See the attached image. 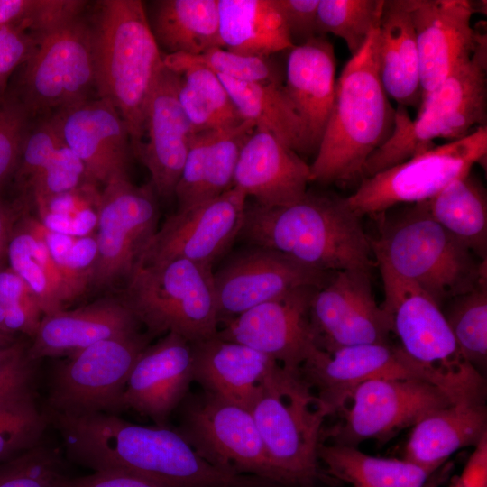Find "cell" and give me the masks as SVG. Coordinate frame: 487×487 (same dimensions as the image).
Here are the masks:
<instances>
[{"label": "cell", "instance_id": "obj_1", "mask_svg": "<svg viewBox=\"0 0 487 487\" xmlns=\"http://www.w3.org/2000/svg\"><path fill=\"white\" fill-rule=\"evenodd\" d=\"M237 238L321 271H370L372 266L361 217L346 198L332 193L307 190L298 201L273 207L246 202Z\"/></svg>", "mask_w": 487, "mask_h": 487}, {"label": "cell", "instance_id": "obj_2", "mask_svg": "<svg viewBox=\"0 0 487 487\" xmlns=\"http://www.w3.org/2000/svg\"><path fill=\"white\" fill-rule=\"evenodd\" d=\"M377 26L336 79L333 107L309 165L310 181L345 184L362 180L366 161L393 132L395 109L378 74Z\"/></svg>", "mask_w": 487, "mask_h": 487}, {"label": "cell", "instance_id": "obj_3", "mask_svg": "<svg viewBox=\"0 0 487 487\" xmlns=\"http://www.w3.org/2000/svg\"><path fill=\"white\" fill-rule=\"evenodd\" d=\"M91 18L95 39L96 92L119 113L133 155L144 141L146 106L164 65L139 0H102Z\"/></svg>", "mask_w": 487, "mask_h": 487}, {"label": "cell", "instance_id": "obj_4", "mask_svg": "<svg viewBox=\"0 0 487 487\" xmlns=\"http://www.w3.org/2000/svg\"><path fill=\"white\" fill-rule=\"evenodd\" d=\"M382 214L379 235L371 240L378 264L418 286L440 308L487 279L486 260L436 223L423 202Z\"/></svg>", "mask_w": 487, "mask_h": 487}, {"label": "cell", "instance_id": "obj_5", "mask_svg": "<svg viewBox=\"0 0 487 487\" xmlns=\"http://www.w3.org/2000/svg\"><path fill=\"white\" fill-rule=\"evenodd\" d=\"M486 121L487 37L480 32L472 57L421 100L416 118L398 106L393 132L366 161L363 179L432 149L436 138H463Z\"/></svg>", "mask_w": 487, "mask_h": 487}, {"label": "cell", "instance_id": "obj_6", "mask_svg": "<svg viewBox=\"0 0 487 487\" xmlns=\"http://www.w3.org/2000/svg\"><path fill=\"white\" fill-rule=\"evenodd\" d=\"M378 265L384 289L381 306L403 353L453 403L485 402L484 375L460 352L441 308L418 286Z\"/></svg>", "mask_w": 487, "mask_h": 487}, {"label": "cell", "instance_id": "obj_7", "mask_svg": "<svg viewBox=\"0 0 487 487\" xmlns=\"http://www.w3.org/2000/svg\"><path fill=\"white\" fill-rule=\"evenodd\" d=\"M251 413L287 487H316L326 477L317 450L324 421L330 415L299 370L273 362Z\"/></svg>", "mask_w": 487, "mask_h": 487}, {"label": "cell", "instance_id": "obj_8", "mask_svg": "<svg viewBox=\"0 0 487 487\" xmlns=\"http://www.w3.org/2000/svg\"><path fill=\"white\" fill-rule=\"evenodd\" d=\"M213 273L182 258L139 262L120 299L152 338L175 333L204 340L219 328Z\"/></svg>", "mask_w": 487, "mask_h": 487}, {"label": "cell", "instance_id": "obj_9", "mask_svg": "<svg viewBox=\"0 0 487 487\" xmlns=\"http://www.w3.org/2000/svg\"><path fill=\"white\" fill-rule=\"evenodd\" d=\"M84 11L46 32L23 65L18 99L32 118L90 99L96 91L94 31Z\"/></svg>", "mask_w": 487, "mask_h": 487}, {"label": "cell", "instance_id": "obj_10", "mask_svg": "<svg viewBox=\"0 0 487 487\" xmlns=\"http://www.w3.org/2000/svg\"><path fill=\"white\" fill-rule=\"evenodd\" d=\"M152 337L141 330L99 341L59 362L48 376L45 410L118 415L129 374Z\"/></svg>", "mask_w": 487, "mask_h": 487}, {"label": "cell", "instance_id": "obj_11", "mask_svg": "<svg viewBox=\"0 0 487 487\" xmlns=\"http://www.w3.org/2000/svg\"><path fill=\"white\" fill-rule=\"evenodd\" d=\"M487 154V126L463 138L415 155L372 177L363 179L346 198L360 217L377 216L400 205L426 201L471 171Z\"/></svg>", "mask_w": 487, "mask_h": 487}, {"label": "cell", "instance_id": "obj_12", "mask_svg": "<svg viewBox=\"0 0 487 487\" xmlns=\"http://www.w3.org/2000/svg\"><path fill=\"white\" fill-rule=\"evenodd\" d=\"M176 412L175 430L208 463L232 473L254 475L287 487L248 409L202 391L188 393Z\"/></svg>", "mask_w": 487, "mask_h": 487}, {"label": "cell", "instance_id": "obj_13", "mask_svg": "<svg viewBox=\"0 0 487 487\" xmlns=\"http://www.w3.org/2000/svg\"><path fill=\"white\" fill-rule=\"evenodd\" d=\"M348 403L340 412L341 420L323 428L321 441L356 447L367 439L389 438L453 402L425 381L379 378L356 387Z\"/></svg>", "mask_w": 487, "mask_h": 487}, {"label": "cell", "instance_id": "obj_14", "mask_svg": "<svg viewBox=\"0 0 487 487\" xmlns=\"http://www.w3.org/2000/svg\"><path fill=\"white\" fill-rule=\"evenodd\" d=\"M157 197L151 183L136 186L129 179L104 187L98 204L97 258L91 286L106 289L128 280L158 229Z\"/></svg>", "mask_w": 487, "mask_h": 487}, {"label": "cell", "instance_id": "obj_15", "mask_svg": "<svg viewBox=\"0 0 487 487\" xmlns=\"http://www.w3.org/2000/svg\"><path fill=\"white\" fill-rule=\"evenodd\" d=\"M309 320L316 346L325 352L387 343L391 322L373 296L370 271H335L313 294Z\"/></svg>", "mask_w": 487, "mask_h": 487}, {"label": "cell", "instance_id": "obj_16", "mask_svg": "<svg viewBox=\"0 0 487 487\" xmlns=\"http://www.w3.org/2000/svg\"><path fill=\"white\" fill-rule=\"evenodd\" d=\"M331 275L275 250L248 245L213 273L219 326L299 288H321Z\"/></svg>", "mask_w": 487, "mask_h": 487}, {"label": "cell", "instance_id": "obj_17", "mask_svg": "<svg viewBox=\"0 0 487 487\" xmlns=\"http://www.w3.org/2000/svg\"><path fill=\"white\" fill-rule=\"evenodd\" d=\"M246 195L233 187L223 194L176 212L157 229L139 262L182 258L212 267L240 233Z\"/></svg>", "mask_w": 487, "mask_h": 487}, {"label": "cell", "instance_id": "obj_18", "mask_svg": "<svg viewBox=\"0 0 487 487\" xmlns=\"http://www.w3.org/2000/svg\"><path fill=\"white\" fill-rule=\"evenodd\" d=\"M317 289L299 288L255 306L221 324L216 335L253 348L288 369L299 370L317 348L309 320Z\"/></svg>", "mask_w": 487, "mask_h": 487}, {"label": "cell", "instance_id": "obj_19", "mask_svg": "<svg viewBox=\"0 0 487 487\" xmlns=\"http://www.w3.org/2000/svg\"><path fill=\"white\" fill-rule=\"evenodd\" d=\"M300 373L329 415L340 413L351 393L373 379H416L424 376L399 345L387 343L343 347L333 352L316 348Z\"/></svg>", "mask_w": 487, "mask_h": 487}, {"label": "cell", "instance_id": "obj_20", "mask_svg": "<svg viewBox=\"0 0 487 487\" xmlns=\"http://www.w3.org/2000/svg\"><path fill=\"white\" fill-rule=\"evenodd\" d=\"M50 116L63 144L83 162L91 182L105 187L129 179L133 155L129 133L108 101L90 98Z\"/></svg>", "mask_w": 487, "mask_h": 487}, {"label": "cell", "instance_id": "obj_21", "mask_svg": "<svg viewBox=\"0 0 487 487\" xmlns=\"http://www.w3.org/2000/svg\"><path fill=\"white\" fill-rule=\"evenodd\" d=\"M192 382L191 343L168 333L139 355L121 396L120 411L132 409L157 427H168Z\"/></svg>", "mask_w": 487, "mask_h": 487}, {"label": "cell", "instance_id": "obj_22", "mask_svg": "<svg viewBox=\"0 0 487 487\" xmlns=\"http://www.w3.org/2000/svg\"><path fill=\"white\" fill-rule=\"evenodd\" d=\"M408 3L418 45L422 100L472 57L480 32L471 24L475 12L471 1Z\"/></svg>", "mask_w": 487, "mask_h": 487}, {"label": "cell", "instance_id": "obj_23", "mask_svg": "<svg viewBox=\"0 0 487 487\" xmlns=\"http://www.w3.org/2000/svg\"><path fill=\"white\" fill-rule=\"evenodd\" d=\"M179 73L165 64L146 106L144 138L137 158L148 169L158 197L174 196L194 134L179 101Z\"/></svg>", "mask_w": 487, "mask_h": 487}, {"label": "cell", "instance_id": "obj_24", "mask_svg": "<svg viewBox=\"0 0 487 487\" xmlns=\"http://www.w3.org/2000/svg\"><path fill=\"white\" fill-rule=\"evenodd\" d=\"M309 182V164L268 131L253 129L241 149L233 187L273 207L300 199Z\"/></svg>", "mask_w": 487, "mask_h": 487}, {"label": "cell", "instance_id": "obj_25", "mask_svg": "<svg viewBox=\"0 0 487 487\" xmlns=\"http://www.w3.org/2000/svg\"><path fill=\"white\" fill-rule=\"evenodd\" d=\"M141 324L119 298H105L86 306L44 315L32 338L29 355L70 356L99 341L133 333Z\"/></svg>", "mask_w": 487, "mask_h": 487}, {"label": "cell", "instance_id": "obj_26", "mask_svg": "<svg viewBox=\"0 0 487 487\" xmlns=\"http://www.w3.org/2000/svg\"><path fill=\"white\" fill-rule=\"evenodd\" d=\"M254 124H241L219 131L195 133L175 194L178 212L210 200L234 186V176L243 145Z\"/></svg>", "mask_w": 487, "mask_h": 487}, {"label": "cell", "instance_id": "obj_27", "mask_svg": "<svg viewBox=\"0 0 487 487\" xmlns=\"http://www.w3.org/2000/svg\"><path fill=\"white\" fill-rule=\"evenodd\" d=\"M193 381L202 391L251 409L274 361L268 355L216 335L191 343Z\"/></svg>", "mask_w": 487, "mask_h": 487}, {"label": "cell", "instance_id": "obj_28", "mask_svg": "<svg viewBox=\"0 0 487 487\" xmlns=\"http://www.w3.org/2000/svg\"><path fill=\"white\" fill-rule=\"evenodd\" d=\"M335 69L334 46L325 35L290 49L283 85L306 125L315 154L334 104Z\"/></svg>", "mask_w": 487, "mask_h": 487}, {"label": "cell", "instance_id": "obj_29", "mask_svg": "<svg viewBox=\"0 0 487 487\" xmlns=\"http://www.w3.org/2000/svg\"><path fill=\"white\" fill-rule=\"evenodd\" d=\"M375 48L378 74L387 96L398 106L418 108L419 60L408 0H383Z\"/></svg>", "mask_w": 487, "mask_h": 487}, {"label": "cell", "instance_id": "obj_30", "mask_svg": "<svg viewBox=\"0 0 487 487\" xmlns=\"http://www.w3.org/2000/svg\"><path fill=\"white\" fill-rule=\"evenodd\" d=\"M42 225L32 216L16 222L8 242L9 267L27 284L44 315L66 309L87 287L70 277L54 260Z\"/></svg>", "mask_w": 487, "mask_h": 487}, {"label": "cell", "instance_id": "obj_31", "mask_svg": "<svg viewBox=\"0 0 487 487\" xmlns=\"http://www.w3.org/2000/svg\"><path fill=\"white\" fill-rule=\"evenodd\" d=\"M487 435L485 402H457L437 409L413 427L404 459L432 471L457 450L473 446Z\"/></svg>", "mask_w": 487, "mask_h": 487}, {"label": "cell", "instance_id": "obj_32", "mask_svg": "<svg viewBox=\"0 0 487 487\" xmlns=\"http://www.w3.org/2000/svg\"><path fill=\"white\" fill-rule=\"evenodd\" d=\"M222 48L270 57L294 47L277 0H218Z\"/></svg>", "mask_w": 487, "mask_h": 487}, {"label": "cell", "instance_id": "obj_33", "mask_svg": "<svg viewBox=\"0 0 487 487\" xmlns=\"http://www.w3.org/2000/svg\"><path fill=\"white\" fill-rule=\"evenodd\" d=\"M217 76L244 121H251L255 128L268 131L299 155L312 153L306 125L283 84L246 82Z\"/></svg>", "mask_w": 487, "mask_h": 487}, {"label": "cell", "instance_id": "obj_34", "mask_svg": "<svg viewBox=\"0 0 487 487\" xmlns=\"http://www.w3.org/2000/svg\"><path fill=\"white\" fill-rule=\"evenodd\" d=\"M149 24L168 55H198L221 47L218 0H159L152 4Z\"/></svg>", "mask_w": 487, "mask_h": 487}, {"label": "cell", "instance_id": "obj_35", "mask_svg": "<svg viewBox=\"0 0 487 487\" xmlns=\"http://www.w3.org/2000/svg\"><path fill=\"white\" fill-rule=\"evenodd\" d=\"M317 455L326 477L353 487H422L435 472L404 458L372 456L354 446L324 441Z\"/></svg>", "mask_w": 487, "mask_h": 487}, {"label": "cell", "instance_id": "obj_36", "mask_svg": "<svg viewBox=\"0 0 487 487\" xmlns=\"http://www.w3.org/2000/svg\"><path fill=\"white\" fill-rule=\"evenodd\" d=\"M423 203L436 223L479 259L487 260L486 190L471 171Z\"/></svg>", "mask_w": 487, "mask_h": 487}, {"label": "cell", "instance_id": "obj_37", "mask_svg": "<svg viewBox=\"0 0 487 487\" xmlns=\"http://www.w3.org/2000/svg\"><path fill=\"white\" fill-rule=\"evenodd\" d=\"M178 96L194 133L227 129L244 121L219 77L207 68L183 69Z\"/></svg>", "mask_w": 487, "mask_h": 487}, {"label": "cell", "instance_id": "obj_38", "mask_svg": "<svg viewBox=\"0 0 487 487\" xmlns=\"http://www.w3.org/2000/svg\"><path fill=\"white\" fill-rule=\"evenodd\" d=\"M464 357L482 375L487 364V279L441 308Z\"/></svg>", "mask_w": 487, "mask_h": 487}, {"label": "cell", "instance_id": "obj_39", "mask_svg": "<svg viewBox=\"0 0 487 487\" xmlns=\"http://www.w3.org/2000/svg\"><path fill=\"white\" fill-rule=\"evenodd\" d=\"M383 0H319L318 35L340 37L354 56L378 25Z\"/></svg>", "mask_w": 487, "mask_h": 487}, {"label": "cell", "instance_id": "obj_40", "mask_svg": "<svg viewBox=\"0 0 487 487\" xmlns=\"http://www.w3.org/2000/svg\"><path fill=\"white\" fill-rule=\"evenodd\" d=\"M163 61L177 73L188 67L201 66L241 81L283 84L280 69L270 57L243 55L221 47L198 55H166Z\"/></svg>", "mask_w": 487, "mask_h": 487}, {"label": "cell", "instance_id": "obj_41", "mask_svg": "<svg viewBox=\"0 0 487 487\" xmlns=\"http://www.w3.org/2000/svg\"><path fill=\"white\" fill-rule=\"evenodd\" d=\"M100 193L87 183L78 189L34 202L39 221L49 230L72 236L92 234L96 228Z\"/></svg>", "mask_w": 487, "mask_h": 487}, {"label": "cell", "instance_id": "obj_42", "mask_svg": "<svg viewBox=\"0 0 487 487\" xmlns=\"http://www.w3.org/2000/svg\"><path fill=\"white\" fill-rule=\"evenodd\" d=\"M36 395L25 396L0 405V463L39 444L50 426L45 409Z\"/></svg>", "mask_w": 487, "mask_h": 487}, {"label": "cell", "instance_id": "obj_43", "mask_svg": "<svg viewBox=\"0 0 487 487\" xmlns=\"http://www.w3.org/2000/svg\"><path fill=\"white\" fill-rule=\"evenodd\" d=\"M65 474L60 448L43 438L33 447L0 463V487H55Z\"/></svg>", "mask_w": 487, "mask_h": 487}, {"label": "cell", "instance_id": "obj_44", "mask_svg": "<svg viewBox=\"0 0 487 487\" xmlns=\"http://www.w3.org/2000/svg\"><path fill=\"white\" fill-rule=\"evenodd\" d=\"M42 317L27 284L9 266L0 264V331L11 336L21 333L32 339Z\"/></svg>", "mask_w": 487, "mask_h": 487}, {"label": "cell", "instance_id": "obj_45", "mask_svg": "<svg viewBox=\"0 0 487 487\" xmlns=\"http://www.w3.org/2000/svg\"><path fill=\"white\" fill-rule=\"evenodd\" d=\"M86 1L0 0V26L23 25L44 33L85 10Z\"/></svg>", "mask_w": 487, "mask_h": 487}, {"label": "cell", "instance_id": "obj_46", "mask_svg": "<svg viewBox=\"0 0 487 487\" xmlns=\"http://www.w3.org/2000/svg\"><path fill=\"white\" fill-rule=\"evenodd\" d=\"M87 183L93 182L88 179L83 162L62 143L28 185L34 202H37L49 197L74 191Z\"/></svg>", "mask_w": 487, "mask_h": 487}, {"label": "cell", "instance_id": "obj_47", "mask_svg": "<svg viewBox=\"0 0 487 487\" xmlns=\"http://www.w3.org/2000/svg\"><path fill=\"white\" fill-rule=\"evenodd\" d=\"M30 344L15 341L0 352V405L37 394L40 361L29 355Z\"/></svg>", "mask_w": 487, "mask_h": 487}, {"label": "cell", "instance_id": "obj_48", "mask_svg": "<svg viewBox=\"0 0 487 487\" xmlns=\"http://www.w3.org/2000/svg\"><path fill=\"white\" fill-rule=\"evenodd\" d=\"M41 230L55 262L74 280L90 287L97 258L96 234L67 235L51 231L43 225Z\"/></svg>", "mask_w": 487, "mask_h": 487}, {"label": "cell", "instance_id": "obj_49", "mask_svg": "<svg viewBox=\"0 0 487 487\" xmlns=\"http://www.w3.org/2000/svg\"><path fill=\"white\" fill-rule=\"evenodd\" d=\"M32 119L18 98L0 105V181L17 170Z\"/></svg>", "mask_w": 487, "mask_h": 487}, {"label": "cell", "instance_id": "obj_50", "mask_svg": "<svg viewBox=\"0 0 487 487\" xmlns=\"http://www.w3.org/2000/svg\"><path fill=\"white\" fill-rule=\"evenodd\" d=\"M62 143L50 115L39 117L35 124L32 122L16 170L21 180L28 184Z\"/></svg>", "mask_w": 487, "mask_h": 487}, {"label": "cell", "instance_id": "obj_51", "mask_svg": "<svg viewBox=\"0 0 487 487\" xmlns=\"http://www.w3.org/2000/svg\"><path fill=\"white\" fill-rule=\"evenodd\" d=\"M43 34L23 25L0 26V77L23 65Z\"/></svg>", "mask_w": 487, "mask_h": 487}, {"label": "cell", "instance_id": "obj_52", "mask_svg": "<svg viewBox=\"0 0 487 487\" xmlns=\"http://www.w3.org/2000/svg\"><path fill=\"white\" fill-rule=\"evenodd\" d=\"M294 46L318 35L319 0H277Z\"/></svg>", "mask_w": 487, "mask_h": 487}, {"label": "cell", "instance_id": "obj_53", "mask_svg": "<svg viewBox=\"0 0 487 487\" xmlns=\"http://www.w3.org/2000/svg\"><path fill=\"white\" fill-rule=\"evenodd\" d=\"M55 487H159L143 479L115 472H93V473L70 477L66 473L55 482Z\"/></svg>", "mask_w": 487, "mask_h": 487}, {"label": "cell", "instance_id": "obj_54", "mask_svg": "<svg viewBox=\"0 0 487 487\" xmlns=\"http://www.w3.org/2000/svg\"><path fill=\"white\" fill-rule=\"evenodd\" d=\"M453 487H487V437H482Z\"/></svg>", "mask_w": 487, "mask_h": 487}, {"label": "cell", "instance_id": "obj_55", "mask_svg": "<svg viewBox=\"0 0 487 487\" xmlns=\"http://www.w3.org/2000/svg\"><path fill=\"white\" fill-rule=\"evenodd\" d=\"M17 220L18 215L14 209L0 204V264L4 254L6 253L8 242Z\"/></svg>", "mask_w": 487, "mask_h": 487}, {"label": "cell", "instance_id": "obj_56", "mask_svg": "<svg viewBox=\"0 0 487 487\" xmlns=\"http://www.w3.org/2000/svg\"><path fill=\"white\" fill-rule=\"evenodd\" d=\"M452 464L447 462L435 471L422 487H439L448 478Z\"/></svg>", "mask_w": 487, "mask_h": 487}, {"label": "cell", "instance_id": "obj_57", "mask_svg": "<svg viewBox=\"0 0 487 487\" xmlns=\"http://www.w3.org/2000/svg\"><path fill=\"white\" fill-rule=\"evenodd\" d=\"M14 342L15 341L12 339L11 335H5L0 331V352Z\"/></svg>", "mask_w": 487, "mask_h": 487}]
</instances>
